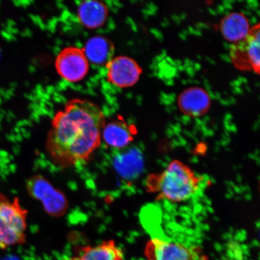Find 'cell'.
<instances>
[{"mask_svg": "<svg viewBox=\"0 0 260 260\" xmlns=\"http://www.w3.org/2000/svg\"><path fill=\"white\" fill-rule=\"evenodd\" d=\"M105 115L95 103L84 99L68 102L54 115L46 148L54 164L62 168L87 161L100 146Z\"/></svg>", "mask_w": 260, "mask_h": 260, "instance_id": "1", "label": "cell"}, {"mask_svg": "<svg viewBox=\"0 0 260 260\" xmlns=\"http://www.w3.org/2000/svg\"><path fill=\"white\" fill-rule=\"evenodd\" d=\"M200 178L187 165L177 160L172 161L160 173L149 175L146 180L148 192L156 200L180 203L197 192Z\"/></svg>", "mask_w": 260, "mask_h": 260, "instance_id": "2", "label": "cell"}, {"mask_svg": "<svg viewBox=\"0 0 260 260\" xmlns=\"http://www.w3.org/2000/svg\"><path fill=\"white\" fill-rule=\"evenodd\" d=\"M27 214L18 198L0 192V250L25 243Z\"/></svg>", "mask_w": 260, "mask_h": 260, "instance_id": "3", "label": "cell"}, {"mask_svg": "<svg viewBox=\"0 0 260 260\" xmlns=\"http://www.w3.org/2000/svg\"><path fill=\"white\" fill-rule=\"evenodd\" d=\"M26 188L30 197L41 202L45 211L50 216L60 217L67 212V197L46 178L41 175L29 178L26 183Z\"/></svg>", "mask_w": 260, "mask_h": 260, "instance_id": "4", "label": "cell"}, {"mask_svg": "<svg viewBox=\"0 0 260 260\" xmlns=\"http://www.w3.org/2000/svg\"><path fill=\"white\" fill-rule=\"evenodd\" d=\"M259 24L253 26L243 40L230 48V57L235 67L240 71H253L259 74Z\"/></svg>", "mask_w": 260, "mask_h": 260, "instance_id": "5", "label": "cell"}, {"mask_svg": "<svg viewBox=\"0 0 260 260\" xmlns=\"http://www.w3.org/2000/svg\"><path fill=\"white\" fill-rule=\"evenodd\" d=\"M57 73L71 83L79 82L88 74L89 62L82 49L76 47L64 48L55 60Z\"/></svg>", "mask_w": 260, "mask_h": 260, "instance_id": "6", "label": "cell"}, {"mask_svg": "<svg viewBox=\"0 0 260 260\" xmlns=\"http://www.w3.org/2000/svg\"><path fill=\"white\" fill-rule=\"evenodd\" d=\"M106 68L107 80L119 88L135 86L142 74V68L137 61L125 56L113 57Z\"/></svg>", "mask_w": 260, "mask_h": 260, "instance_id": "7", "label": "cell"}, {"mask_svg": "<svg viewBox=\"0 0 260 260\" xmlns=\"http://www.w3.org/2000/svg\"><path fill=\"white\" fill-rule=\"evenodd\" d=\"M150 260H193L194 254L188 247L173 240L153 237L146 248Z\"/></svg>", "mask_w": 260, "mask_h": 260, "instance_id": "8", "label": "cell"}, {"mask_svg": "<svg viewBox=\"0 0 260 260\" xmlns=\"http://www.w3.org/2000/svg\"><path fill=\"white\" fill-rule=\"evenodd\" d=\"M177 105L180 112L190 118H199L209 112L211 99L209 92L202 87H188L178 96Z\"/></svg>", "mask_w": 260, "mask_h": 260, "instance_id": "9", "label": "cell"}, {"mask_svg": "<svg viewBox=\"0 0 260 260\" xmlns=\"http://www.w3.org/2000/svg\"><path fill=\"white\" fill-rule=\"evenodd\" d=\"M137 129L123 120H116L106 123L102 132V139L110 147L121 149L134 140Z\"/></svg>", "mask_w": 260, "mask_h": 260, "instance_id": "10", "label": "cell"}, {"mask_svg": "<svg viewBox=\"0 0 260 260\" xmlns=\"http://www.w3.org/2000/svg\"><path fill=\"white\" fill-rule=\"evenodd\" d=\"M109 16V10L105 3L87 0L81 3L77 10V16L81 25L90 30L102 27Z\"/></svg>", "mask_w": 260, "mask_h": 260, "instance_id": "11", "label": "cell"}, {"mask_svg": "<svg viewBox=\"0 0 260 260\" xmlns=\"http://www.w3.org/2000/svg\"><path fill=\"white\" fill-rule=\"evenodd\" d=\"M220 30L226 41L236 44L246 38L251 27L248 19L240 12L227 15L220 21Z\"/></svg>", "mask_w": 260, "mask_h": 260, "instance_id": "12", "label": "cell"}, {"mask_svg": "<svg viewBox=\"0 0 260 260\" xmlns=\"http://www.w3.org/2000/svg\"><path fill=\"white\" fill-rule=\"evenodd\" d=\"M83 50L89 62L99 66H106L113 58L115 51L112 42L101 36L90 38Z\"/></svg>", "mask_w": 260, "mask_h": 260, "instance_id": "13", "label": "cell"}, {"mask_svg": "<svg viewBox=\"0 0 260 260\" xmlns=\"http://www.w3.org/2000/svg\"><path fill=\"white\" fill-rule=\"evenodd\" d=\"M74 260H124L123 252L113 240H106L95 246L81 249L79 256Z\"/></svg>", "mask_w": 260, "mask_h": 260, "instance_id": "14", "label": "cell"}, {"mask_svg": "<svg viewBox=\"0 0 260 260\" xmlns=\"http://www.w3.org/2000/svg\"><path fill=\"white\" fill-rule=\"evenodd\" d=\"M120 172L125 176H133L141 171L143 160L141 154L136 151L122 155L118 161Z\"/></svg>", "mask_w": 260, "mask_h": 260, "instance_id": "15", "label": "cell"}, {"mask_svg": "<svg viewBox=\"0 0 260 260\" xmlns=\"http://www.w3.org/2000/svg\"><path fill=\"white\" fill-rule=\"evenodd\" d=\"M68 260H74V258H71V259H68Z\"/></svg>", "mask_w": 260, "mask_h": 260, "instance_id": "16", "label": "cell"}]
</instances>
